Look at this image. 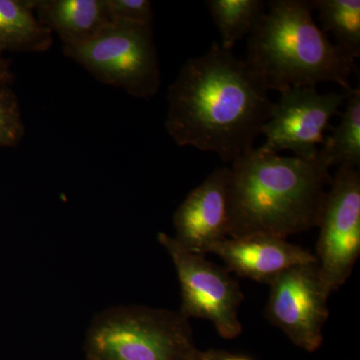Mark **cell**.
Returning a JSON list of instances; mask_svg holds the SVG:
<instances>
[{
  "mask_svg": "<svg viewBox=\"0 0 360 360\" xmlns=\"http://www.w3.org/2000/svg\"><path fill=\"white\" fill-rule=\"evenodd\" d=\"M84 352L86 360H196L200 349L179 311L120 305L92 319Z\"/></svg>",
  "mask_w": 360,
  "mask_h": 360,
  "instance_id": "cell-4",
  "label": "cell"
},
{
  "mask_svg": "<svg viewBox=\"0 0 360 360\" xmlns=\"http://www.w3.org/2000/svg\"><path fill=\"white\" fill-rule=\"evenodd\" d=\"M329 169L319 149L310 158L251 149L229 167V238L286 239L316 227L333 180Z\"/></svg>",
  "mask_w": 360,
  "mask_h": 360,
  "instance_id": "cell-2",
  "label": "cell"
},
{
  "mask_svg": "<svg viewBox=\"0 0 360 360\" xmlns=\"http://www.w3.org/2000/svg\"><path fill=\"white\" fill-rule=\"evenodd\" d=\"M196 360H253L245 355L232 354L224 349L200 350Z\"/></svg>",
  "mask_w": 360,
  "mask_h": 360,
  "instance_id": "cell-19",
  "label": "cell"
},
{
  "mask_svg": "<svg viewBox=\"0 0 360 360\" xmlns=\"http://www.w3.org/2000/svg\"><path fill=\"white\" fill-rule=\"evenodd\" d=\"M40 22L63 40L77 46L97 37L111 25L104 0H32Z\"/></svg>",
  "mask_w": 360,
  "mask_h": 360,
  "instance_id": "cell-12",
  "label": "cell"
},
{
  "mask_svg": "<svg viewBox=\"0 0 360 360\" xmlns=\"http://www.w3.org/2000/svg\"><path fill=\"white\" fill-rule=\"evenodd\" d=\"M310 0H271L248 37L245 61L269 90L333 82L352 91L356 63L316 25Z\"/></svg>",
  "mask_w": 360,
  "mask_h": 360,
  "instance_id": "cell-3",
  "label": "cell"
},
{
  "mask_svg": "<svg viewBox=\"0 0 360 360\" xmlns=\"http://www.w3.org/2000/svg\"><path fill=\"white\" fill-rule=\"evenodd\" d=\"M13 79L14 75L8 61L0 58V84L8 85Z\"/></svg>",
  "mask_w": 360,
  "mask_h": 360,
  "instance_id": "cell-20",
  "label": "cell"
},
{
  "mask_svg": "<svg viewBox=\"0 0 360 360\" xmlns=\"http://www.w3.org/2000/svg\"><path fill=\"white\" fill-rule=\"evenodd\" d=\"M350 92L321 94L316 87H295L281 92L262 127L265 142L260 148L276 155L288 150L296 158H314L323 144L329 122L340 115Z\"/></svg>",
  "mask_w": 360,
  "mask_h": 360,
  "instance_id": "cell-9",
  "label": "cell"
},
{
  "mask_svg": "<svg viewBox=\"0 0 360 360\" xmlns=\"http://www.w3.org/2000/svg\"><path fill=\"white\" fill-rule=\"evenodd\" d=\"M63 53L101 84L137 98L155 96L161 75L153 26L111 23L89 41L63 46Z\"/></svg>",
  "mask_w": 360,
  "mask_h": 360,
  "instance_id": "cell-5",
  "label": "cell"
},
{
  "mask_svg": "<svg viewBox=\"0 0 360 360\" xmlns=\"http://www.w3.org/2000/svg\"><path fill=\"white\" fill-rule=\"evenodd\" d=\"M347 104L341 113L338 127H330L333 134L324 139L319 148L329 167L355 168L360 167V89L348 94Z\"/></svg>",
  "mask_w": 360,
  "mask_h": 360,
  "instance_id": "cell-14",
  "label": "cell"
},
{
  "mask_svg": "<svg viewBox=\"0 0 360 360\" xmlns=\"http://www.w3.org/2000/svg\"><path fill=\"white\" fill-rule=\"evenodd\" d=\"M229 167L217 168L182 201L174 215V238L184 250L205 257L229 238Z\"/></svg>",
  "mask_w": 360,
  "mask_h": 360,
  "instance_id": "cell-10",
  "label": "cell"
},
{
  "mask_svg": "<svg viewBox=\"0 0 360 360\" xmlns=\"http://www.w3.org/2000/svg\"><path fill=\"white\" fill-rule=\"evenodd\" d=\"M269 288L267 319L296 347L307 352H316L323 342L330 295L322 281L319 264L290 267Z\"/></svg>",
  "mask_w": 360,
  "mask_h": 360,
  "instance_id": "cell-8",
  "label": "cell"
},
{
  "mask_svg": "<svg viewBox=\"0 0 360 360\" xmlns=\"http://www.w3.org/2000/svg\"><path fill=\"white\" fill-rule=\"evenodd\" d=\"M167 101L165 127L175 143L215 153L226 163L253 148L274 105L248 63L219 42L182 65Z\"/></svg>",
  "mask_w": 360,
  "mask_h": 360,
  "instance_id": "cell-1",
  "label": "cell"
},
{
  "mask_svg": "<svg viewBox=\"0 0 360 360\" xmlns=\"http://www.w3.org/2000/svg\"><path fill=\"white\" fill-rule=\"evenodd\" d=\"M210 11L220 37L222 49L233 51V47L257 27L266 9L262 0H207Z\"/></svg>",
  "mask_w": 360,
  "mask_h": 360,
  "instance_id": "cell-15",
  "label": "cell"
},
{
  "mask_svg": "<svg viewBox=\"0 0 360 360\" xmlns=\"http://www.w3.org/2000/svg\"><path fill=\"white\" fill-rule=\"evenodd\" d=\"M111 22L151 25L153 4L149 0H104Z\"/></svg>",
  "mask_w": 360,
  "mask_h": 360,
  "instance_id": "cell-18",
  "label": "cell"
},
{
  "mask_svg": "<svg viewBox=\"0 0 360 360\" xmlns=\"http://www.w3.org/2000/svg\"><path fill=\"white\" fill-rule=\"evenodd\" d=\"M52 32L39 20L32 0H0V58L6 51L44 52Z\"/></svg>",
  "mask_w": 360,
  "mask_h": 360,
  "instance_id": "cell-13",
  "label": "cell"
},
{
  "mask_svg": "<svg viewBox=\"0 0 360 360\" xmlns=\"http://www.w3.org/2000/svg\"><path fill=\"white\" fill-rule=\"evenodd\" d=\"M316 259L329 293L343 285L360 255V174L340 167L333 176L319 219Z\"/></svg>",
  "mask_w": 360,
  "mask_h": 360,
  "instance_id": "cell-7",
  "label": "cell"
},
{
  "mask_svg": "<svg viewBox=\"0 0 360 360\" xmlns=\"http://www.w3.org/2000/svg\"><path fill=\"white\" fill-rule=\"evenodd\" d=\"M25 131L18 97L6 84H0V148L18 146Z\"/></svg>",
  "mask_w": 360,
  "mask_h": 360,
  "instance_id": "cell-17",
  "label": "cell"
},
{
  "mask_svg": "<svg viewBox=\"0 0 360 360\" xmlns=\"http://www.w3.org/2000/svg\"><path fill=\"white\" fill-rule=\"evenodd\" d=\"M158 239L176 269L181 288L180 314L187 319L212 322L225 340L238 338L243 333L238 311L245 295L229 270L184 250L165 232L158 233Z\"/></svg>",
  "mask_w": 360,
  "mask_h": 360,
  "instance_id": "cell-6",
  "label": "cell"
},
{
  "mask_svg": "<svg viewBox=\"0 0 360 360\" xmlns=\"http://www.w3.org/2000/svg\"><path fill=\"white\" fill-rule=\"evenodd\" d=\"M208 253L221 258L229 272L269 285L290 267L317 262L316 257L304 248L266 236L227 238L215 243Z\"/></svg>",
  "mask_w": 360,
  "mask_h": 360,
  "instance_id": "cell-11",
  "label": "cell"
},
{
  "mask_svg": "<svg viewBox=\"0 0 360 360\" xmlns=\"http://www.w3.org/2000/svg\"><path fill=\"white\" fill-rule=\"evenodd\" d=\"M319 13L321 30L331 32L336 45L355 60L360 56L359 0H310Z\"/></svg>",
  "mask_w": 360,
  "mask_h": 360,
  "instance_id": "cell-16",
  "label": "cell"
}]
</instances>
